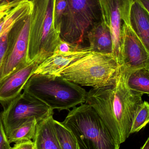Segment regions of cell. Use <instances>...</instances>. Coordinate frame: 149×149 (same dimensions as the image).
Wrapping results in <instances>:
<instances>
[{
	"mask_svg": "<svg viewBox=\"0 0 149 149\" xmlns=\"http://www.w3.org/2000/svg\"><path fill=\"white\" fill-rule=\"evenodd\" d=\"M138 3L144 10L149 13V0H133Z\"/></svg>",
	"mask_w": 149,
	"mask_h": 149,
	"instance_id": "25",
	"label": "cell"
},
{
	"mask_svg": "<svg viewBox=\"0 0 149 149\" xmlns=\"http://www.w3.org/2000/svg\"><path fill=\"white\" fill-rule=\"evenodd\" d=\"M129 0H99L102 18L108 27L113 41V56L120 66L122 65V16Z\"/></svg>",
	"mask_w": 149,
	"mask_h": 149,
	"instance_id": "10",
	"label": "cell"
},
{
	"mask_svg": "<svg viewBox=\"0 0 149 149\" xmlns=\"http://www.w3.org/2000/svg\"><path fill=\"white\" fill-rule=\"evenodd\" d=\"M80 45H75L70 44L65 41H63L60 38L57 45L56 46L52 55L65 54L73 52L78 50L81 48Z\"/></svg>",
	"mask_w": 149,
	"mask_h": 149,
	"instance_id": "21",
	"label": "cell"
},
{
	"mask_svg": "<svg viewBox=\"0 0 149 149\" xmlns=\"http://www.w3.org/2000/svg\"><path fill=\"white\" fill-rule=\"evenodd\" d=\"M11 147L6 135L0 113V149H10Z\"/></svg>",
	"mask_w": 149,
	"mask_h": 149,
	"instance_id": "23",
	"label": "cell"
},
{
	"mask_svg": "<svg viewBox=\"0 0 149 149\" xmlns=\"http://www.w3.org/2000/svg\"><path fill=\"white\" fill-rule=\"evenodd\" d=\"M30 29L27 59L42 63L51 56L60 39L54 24L55 0H31Z\"/></svg>",
	"mask_w": 149,
	"mask_h": 149,
	"instance_id": "4",
	"label": "cell"
},
{
	"mask_svg": "<svg viewBox=\"0 0 149 149\" xmlns=\"http://www.w3.org/2000/svg\"><path fill=\"white\" fill-rule=\"evenodd\" d=\"M92 51L104 54H113V41L108 27L103 19L96 23L86 36Z\"/></svg>",
	"mask_w": 149,
	"mask_h": 149,
	"instance_id": "13",
	"label": "cell"
},
{
	"mask_svg": "<svg viewBox=\"0 0 149 149\" xmlns=\"http://www.w3.org/2000/svg\"><path fill=\"white\" fill-rule=\"evenodd\" d=\"M53 116L38 123L33 142L36 149H61L56 135Z\"/></svg>",
	"mask_w": 149,
	"mask_h": 149,
	"instance_id": "14",
	"label": "cell"
},
{
	"mask_svg": "<svg viewBox=\"0 0 149 149\" xmlns=\"http://www.w3.org/2000/svg\"><path fill=\"white\" fill-rule=\"evenodd\" d=\"M23 92L59 112L85 102L87 93L80 86L57 75L33 74Z\"/></svg>",
	"mask_w": 149,
	"mask_h": 149,
	"instance_id": "3",
	"label": "cell"
},
{
	"mask_svg": "<svg viewBox=\"0 0 149 149\" xmlns=\"http://www.w3.org/2000/svg\"><path fill=\"white\" fill-rule=\"evenodd\" d=\"M119 69L112 54L92 52L64 69L59 76L80 86L99 88L113 84Z\"/></svg>",
	"mask_w": 149,
	"mask_h": 149,
	"instance_id": "5",
	"label": "cell"
},
{
	"mask_svg": "<svg viewBox=\"0 0 149 149\" xmlns=\"http://www.w3.org/2000/svg\"><path fill=\"white\" fill-rule=\"evenodd\" d=\"M122 21L121 65L133 71L142 68L149 69V51L130 26L129 15H125Z\"/></svg>",
	"mask_w": 149,
	"mask_h": 149,
	"instance_id": "9",
	"label": "cell"
},
{
	"mask_svg": "<svg viewBox=\"0 0 149 149\" xmlns=\"http://www.w3.org/2000/svg\"><path fill=\"white\" fill-rule=\"evenodd\" d=\"M130 89L143 94L149 93V69L142 68L132 72L128 79Z\"/></svg>",
	"mask_w": 149,
	"mask_h": 149,
	"instance_id": "17",
	"label": "cell"
},
{
	"mask_svg": "<svg viewBox=\"0 0 149 149\" xmlns=\"http://www.w3.org/2000/svg\"><path fill=\"white\" fill-rule=\"evenodd\" d=\"M93 52L90 47H81L76 51L65 54L52 55L38 66L33 74L57 75L65 68L78 59Z\"/></svg>",
	"mask_w": 149,
	"mask_h": 149,
	"instance_id": "12",
	"label": "cell"
},
{
	"mask_svg": "<svg viewBox=\"0 0 149 149\" xmlns=\"http://www.w3.org/2000/svg\"><path fill=\"white\" fill-rule=\"evenodd\" d=\"M66 0H55L54 7V24L55 29L59 33L62 17L67 7Z\"/></svg>",
	"mask_w": 149,
	"mask_h": 149,
	"instance_id": "20",
	"label": "cell"
},
{
	"mask_svg": "<svg viewBox=\"0 0 149 149\" xmlns=\"http://www.w3.org/2000/svg\"><path fill=\"white\" fill-rule=\"evenodd\" d=\"M74 136L79 149H120L99 116L90 105L73 108L61 122Z\"/></svg>",
	"mask_w": 149,
	"mask_h": 149,
	"instance_id": "2",
	"label": "cell"
},
{
	"mask_svg": "<svg viewBox=\"0 0 149 149\" xmlns=\"http://www.w3.org/2000/svg\"><path fill=\"white\" fill-rule=\"evenodd\" d=\"M24 0H0V6L6 5V4H13L18 3ZM31 1V0H29Z\"/></svg>",
	"mask_w": 149,
	"mask_h": 149,
	"instance_id": "26",
	"label": "cell"
},
{
	"mask_svg": "<svg viewBox=\"0 0 149 149\" xmlns=\"http://www.w3.org/2000/svg\"><path fill=\"white\" fill-rule=\"evenodd\" d=\"M11 8L7 9L4 10H2L0 11V22H1V21L2 20V19H3V17L5 16L6 14H7L8 11Z\"/></svg>",
	"mask_w": 149,
	"mask_h": 149,
	"instance_id": "28",
	"label": "cell"
},
{
	"mask_svg": "<svg viewBox=\"0 0 149 149\" xmlns=\"http://www.w3.org/2000/svg\"><path fill=\"white\" fill-rule=\"evenodd\" d=\"M11 28L8 29L0 36V68L7 50L9 31Z\"/></svg>",
	"mask_w": 149,
	"mask_h": 149,
	"instance_id": "22",
	"label": "cell"
},
{
	"mask_svg": "<svg viewBox=\"0 0 149 149\" xmlns=\"http://www.w3.org/2000/svg\"><path fill=\"white\" fill-rule=\"evenodd\" d=\"M59 36L63 41L80 45L92 27L102 19L99 0H66Z\"/></svg>",
	"mask_w": 149,
	"mask_h": 149,
	"instance_id": "6",
	"label": "cell"
},
{
	"mask_svg": "<svg viewBox=\"0 0 149 149\" xmlns=\"http://www.w3.org/2000/svg\"><path fill=\"white\" fill-rule=\"evenodd\" d=\"M129 24L149 51V13L133 1L129 13Z\"/></svg>",
	"mask_w": 149,
	"mask_h": 149,
	"instance_id": "15",
	"label": "cell"
},
{
	"mask_svg": "<svg viewBox=\"0 0 149 149\" xmlns=\"http://www.w3.org/2000/svg\"><path fill=\"white\" fill-rule=\"evenodd\" d=\"M10 149H36L35 144L31 140L15 143Z\"/></svg>",
	"mask_w": 149,
	"mask_h": 149,
	"instance_id": "24",
	"label": "cell"
},
{
	"mask_svg": "<svg viewBox=\"0 0 149 149\" xmlns=\"http://www.w3.org/2000/svg\"><path fill=\"white\" fill-rule=\"evenodd\" d=\"M31 14L16 22L10 29L7 50L0 68V81L28 63Z\"/></svg>",
	"mask_w": 149,
	"mask_h": 149,
	"instance_id": "8",
	"label": "cell"
},
{
	"mask_svg": "<svg viewBox=\"0 0 149 149\" xmlns=\"http://www.w3.org/2000/svg\"><path fill=\"white\" fill-rule=\"evenodd\" d=\"M149 121V105L143 101L137 107L132 120L130 134L137 133L144 128Z\"/></svg>",
	"mask_w": 149,
	"mask_h": 149,
	"instance_id": "19",
	"label": "cell"
},
{
	"mask_svg": "<svg viewBox=\"0 0 149 149\" xmlns=\"http://www.w3.org/2000/svg\"><path fill=\"white\" fill-rule=\"evenodd\" d=\"M18 3H13V4H6V5H2V6H0V11L4 10L7 9L11 8L13 7H15L16 5L18 4Z\"/></svg>",
	"mask_w": 149,
	"mask_h": 149,
	"instance_id": "27",
	"label": "cell"
},
{
	"mask_svg": "<svg viewBox=\"0 0 149 149\" xmlns=\"http://www.w3.org/2000/svg\"><path fill=\"white\" fill-rule=\"evenodd\" d=\"M38 122L35 118L26 121L12 130L8 138L10 143H15L33 140L36 132Z\"/></svg>",
	"mask_w": 149,
	"mask_h": 149,
	"instance_id": "16",
	"label": "cell"
},
{
	"mask_svg": "<svg viewBox=\"0 0 149 149\" xmlns=\"http://www.w3.org/2000/svg\"><path fill=\"white\" fill-rule=\"evenodd\" d=\"M140 149H149V138H148L144 145Z\"/></svg>",
	"mask_w": 149,
	"mask_h": 149,
	"instance_id": "29",
	"label": "cell"
},
{
	"mask_svg": "<svg viewBox=\"0 0 149 149\" xmlns=\"http://www.w3.org/2000/svg\"><path fill=\"white\" fill-rule=\"evenodd\" d=\"M41 63L38 59L33 60L0 81V103L3 107L22 93L28 80Z\"/></svg>",
	"mask_w": 149,
	"mask_h": 149,
	"instance_id": "11",
	"label": "cell"
},
{
	"mask_svg": "<svg viewBox=\"0 0 149 149\" xmlns=\"http://www.w3.org/2000/svg\"><path fill=\"white\" fill-rule=\"evenodd\" d=\"M1 113L7 136L15 129L32 118L38 123L53 116V110L35 97L23 92L3 107Z\"/></svg>",
	"mask_w": 149,
	"mask_h": 149,
	"instance_id": "7",
	"label": "cell"
},
{
	"mask_svg": "<svg viewBox=\"0 0 149 149\" xmlns=\"http://www.w3.org/2000/svg\"><path fill=\"white\" fill-rule=\"evenodd\" d=\"M133 72L120 65L113 84L92 88L87 93L86 97L85 103L97 112L120 144L130 136L135 112L143 101L144 94L132 90L128 85L129 77Z\"/></svg>",
	"mask_w": 149,
	"mask_h": 149,
	"instance_id": "1",
	"label": "cell"
},
{
	"mask_svg": "<svg viewBox=\"0 0 149 149\" xmlns=\"http://www.w3.org/2000/svg\"><path fill=\"white\" fill-rule=\"evenodd\" d=\"M56 135L61 149H79L78 143L71 131L61 122L54 120Z\"/></svg>",
	"mask_w": 149,
	"mask_h": 149,
	"instance_id": "18",
	"label": "cell"
}]
</instances>
